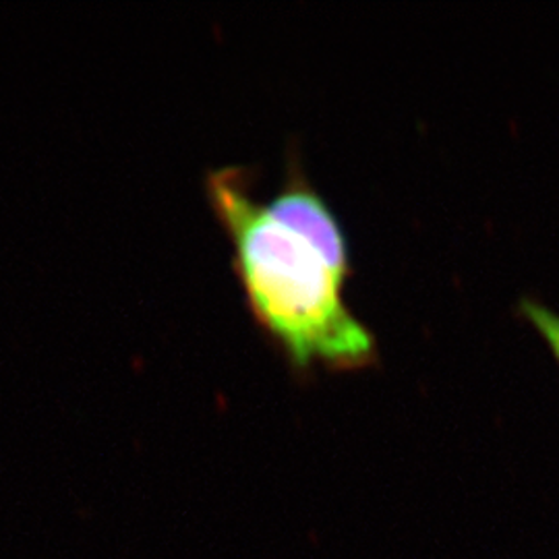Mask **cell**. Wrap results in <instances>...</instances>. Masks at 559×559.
I'll use <instances>...</instances> for the list:
<instances>
[{"label": "cell", "mask_w": 559, "mask_h": 559, "mask_svg": "<svg viewBox=\"0 0 559 559\" xmlns=\"http://www.w3.org/2000/svg\"><path fill=\"white\" fill-rule=\"evenodd\" d=\"M207 200L233 245L247 305L288 365L359 369L378 357L371 330L344 300L350 251L336 214L290 162L278 193L261 203L249 173L216 168Z\"/></svg>", "instance_id": "obj_1"}, {"label": "cell", "mask_w": 559, "mask_h": 559, "mask_svg": "<svg viewBox=\"0 0 559 559\" xmlns=\"http://www.w3.org/2000/svg\"><path fill=\"white\" fill-rule=\"evenodd\" d=\"M520 311L531 325L539 332L540 338L547 342L551 355L559 362V316L549 307L540 305L537 300L524 299L520 302Z\"/></svg>", "instance_id": "obj_2"}]
</instances>
